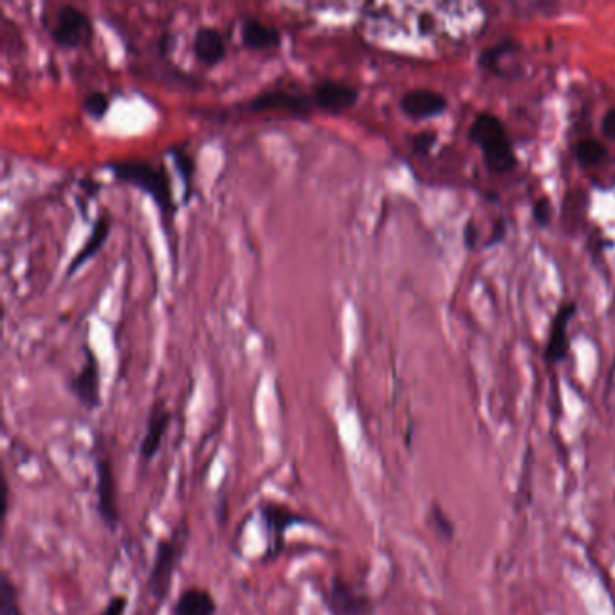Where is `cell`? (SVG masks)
Here are the masks:
<instances>
[{
  "label": "cell",
  "instance_id": "7402d4cb",
  "mask_svg": "<svg viewBox=\"0 0 615 615\" xmlns=\"http://www.w3.org/2000/svg\"><path fill=\"white\" fill-rule=\"evenodd\" d=\"M428 524H430L431 529L436 530L442 540H453L455 527H453L448 515L439 506L431 507L430 515H428Z\"/></svg>",
  "mask_w": 615,
  "mask_h": 615
},
{
  "label": "cell",
  "instance_id": "8992f818",
  "mask_svg": "<svg viewBox=\"0 0 615 615\" xmlns=\"http://www.w3.org/2000/svg\"><path fill=\"white\" fill-rule=\"evenodd\" d=\"M321 601L329 615H375V601L369 592L341 574L330 578Z\"/></svg>",
  "mask_w": 615,
  "mask_h": 615
},
{
  "label": "cell",
  "instance_id": "5b68a950",
  "mask_svg": "<svg viewBox=\"0 0 615 615\" xmlns=\"http://www.w3.org/2000/svg\"><path fill=\"white\" fill-rule=\"evenodd\" d=\"M95 495L98 518L110 532H116L121 524L118 481L114 462L103 448H98L95 453Z\"/></svg>",
  "mask_w": 615,
  "mask_h": 615
},
{
  "label": "cell",
  "instance_id": "603a6c76",
  "mask_svg": "<svg viewBox=\"0 0 615 615\" xmlns=\"http://www.w3.org/2000/svg\"><path fill=\"white\" fill-rule=\"evenodd\" d=\"M516 50V42L502 41L493 45L490 50H485L481 56V66L487 70H496V64L502 61V56L507 55L510 51Z\"/></svg>",
  "mask_w": 615,
  "mask_h": 615
},
{
  "label": "cell",
  "instance_id": "e0dca14e",
  "mask_svg": "<svg viewBox=\"0 0 615 615\" xmlns=\"http://www.w3.org/2000/svg\"><path fill=\"white\" fill-rule=\"evenodd\" d=\"M241 39L248 50H270L281 45L282 33L275 25L265 24L259 19H245Z\"/></svg>",
  "mask_w": 615,
  "mask_h": 615
},
{
  "label": "cell",
  "instance_id": "ffe728a7",
  "mask_svg": "<svg viewBox=\"0 0 615 615\" xmlns=\"http://www.w3.org/2000/svg\"><path fill=\"white\" fill-rule=\"evenodd\" d=\"M575 157H578V161L583 166H595L608 157V151H606V146L601 141L589 138V140H581L578 143Z\"/></svg>",
  "mask_w": 615,
  "mask_h": 615
},
{
  "label": "cell",
  "instance_id": "cb8c5ba5",
  "mask_svg": "<svg viewBox=\"0 0 615 615\" xmlns=\"http://www.w3.org/2000/svg\"><path fill=\"white\" fill-rule=\"evenodd\" d=\"M127 611H129V597L125 594H114L96 615H127Z\"/></svg>",
  "mask_w": 615,
  "mask_h": 615
},
{
  "label": "cell",
  "instance_id": "f1b7e54d",
  "mask_svg": "<svg viewBox=\"0 0 615 615\" xmlns=\"http://www.w3.org/2000/svg\"><path fill=\"white\" fill-rule=\"evenodd\" d=\"M504 237H506V222H504V220H498V224L495 226L493 237H491L487 244H496V242H501Z\"/></svg>",
  "mask_w": 615,
  "mask_h": 615
},
{
  "label": "cell",
  "instance_id": "484cf974",
  "mask_svg": "<svg viewBox=\"0 0 615 615\" xmlns=\"http://www.w3.org/2000/svg\"><path fill=\"white\" fill-rule=\"evenodd\" d=\"M532 216H535L536 222L540 226H547L550 222V216H552V208H550V202L547 199L536 200L535 208H532Z\"/></svg>",
  "mask_w": 615,
  "mask_h": 615
},
{
  "label": "cell",
  "instance_id": "5bb4252c",
  "mask_svg": "<svg viewBox=\"0 0 615 615\" xmlns=\"http://www.w3.org/2000/svg\"><path fill=\"white\" fill-rule=\"evenodd\" d=\"M191 51H194V55L200 64L217 66L224 61V36L217 30L216 25H200L199 30L196 31V36H194Z\"/></svg>",
  "mask_w": 615,
  "mask_h": 615
},
{
  "label": "cell",
  "instance_id": "7c38bea8",
  "mask_svg": "<svg viewBox=\"0 0 615 615\" xmlns=\"http://www.w3.org/2000/svg\"><path fill=\"white\" fill-rule=\"evenodd\" d=\"M399 107L411 120H428L442 114L448 109V101L437 90L414 89L400 98Z\"/></svg>",
  "mask_w": 615,
  "mask_h": 615
},
{
  "label": "cell",
  "instance_id": "4fadbf2b",
  "mask_svg": "<svg viewBox=\"0 0 615 615\" xmlns=\"http://www.w3.org/2000/svg\"><path fill=\"white\" fill-rule=\"evenodd\" d=\"M574 301H569L565 306H561L556 312L552 326H550L549 341H547L546 361L549 365L561 363L569 355V336H567V327L571 323L575 315Z\"/></svg>",
  "mask_w": 615,
  "mask_h": 615
},
{
  "label": "cell",
  "instance_id": "44dd1931",
  "mask_svg": "<svg viewBox=\"0 0 615 615\" xmlns=\"http://www.w3.org/2000/svg\"><path fill=\"white\" fill-rule=\"evenodd\" d=\"M110 98L103 90H92L84 98V110L92 120H101L109 112Z\"/></svg>",
  "mask_w": 615,
  "mask_h": 615
},
{
  "label": "cell",
  "instance_id": "9a60e30c",
  "mask_svg": "<svg viewBox=\"0 0 615 615\" xmlns=\"http://www.w3.org/2000/svg\"><path fill=\"white\" fill-rule=\"evenodd\" d=\"M219 605L208 589L188 586L180 591L172 606V615H217Z\"/></svg>",
  "mask_w": 615,
  "mask_h": 615
},
{
  "label": "cell",
  "instance_id": "d6986e66",
  "mask_svg": "<svg viewBox=\"0 0 615 615\" xmlns=\"http://www.w3.org/2000/svg\"><path fill=\"white\" fill-rule=\"evenodd\" d=\"M0 615H25L15 581L6 571L0 574Z\"/></svg>",
  "mask_w": 615,
  "mask_h": 615
},
{
  "label": "cell",
  "instance_id": "83f0119b",
  "mask_svg": "<svg viewBox=\"0 0 615 615\" xmlns=\"http://www.w3.org/2000/svg\"><path fill=\"white\" fill-rule=\"evenodd\" d=\"M81 190L86 191L87 197H95L100 191V183H96L92 177H84L80 179Z\"/></svg>",
  "mask_w": 615,
  "mask_h": 615
},
{
  "label": "cell",
  "instance_id": "ac0fdd59",
  "mask_svg": "<svg viewBox=\"0 0 615 615\" xmlns=\"http://www.w3.org/2000/svg\"><path fill=\"white\" fill-rule=\"evenodd\" d=\"M172 160H174V165H176L177 174H179L180 180H183V186H185V196L183 200L188 202L191 199V191H194V177H196V161L191 157L185 149L180 146H172L171 149Z\"/></svg>",
  "mask_w": 615,
  "mask_h": 615
},
{
  "label": "cell",
  "instance_id": "6da1fadb",
  "mask_svg": "<svg viewBox=\"0 0 615 615\" xmlns=\"http://www.w3.org/2000/svg\"><path fill=\"white\" fill-rule=\"evenodd\" d=\"M190 535L188 518H180L171 532L155 543L151 571L145 581L146 594L155 605L161 606L171 597L172 585L180 563L185 560L186 549L190 546Z\"/></svg>",
  "mask_w": 615,
  "mask_h": 615
},
{
  "label": "cell",
  "instance_id": "4316f807",
  "mask_svg": "<svg viewBox=\"0 0 615 615\" xmlns=\"http://www.w3.org/2000/svg\"><path fill=\"white\" fill-rule=\"evenodd\" d=\"M601 131L606 138L615 140V106L606 112L605 118L601 121Z\"/></svg>",
  "mask_w": 615,
  "mask_h": 615
},
{
  "label": "cell",
  "instance_id": "9c48e42d",
  "mask_svg": "<svg viewBox=\"0 0 615 615\" xmlns=\"http://www.w3.org/2000/svg\"><path fill=\"white\" fill-rule=\"evenodd\" d=\"M84 352H86L84 365L80 366V371L70 375L67 388L81 408L95 411L101 406L100 363L90 347H86Z\"/></svg>",
  "mask_w": 615,
  "mask_h": 615
},
{
  "label": "cell",
  "instance_id": "8fae6325",
  "mask_svg": "<svg viewBox=\"0 0 615 615\" xmlns=\"http://www.w3.org/2000/svg\"><path fill=\"white\" fill-rule=\"evenodd\" d=\"M172 411L166 408L163 400H155L149 416H146L145 433L140 442V461L151 464L160 455L166 433L171 430Z\"/></svg>",
  "mask_w": 615,
  "mask_h": 615
},
{
  "label": "cell",
  "instance_id": "d4e9b609",
  "mask_svg": "<svg viewBox=\"0 0 615 615\" xmlns=\"http://www.w3.org/2000/svg\"><path fill=\"white\" fill-rule=\"evenodd\" d=\"M437 134L436 132H419V134L411 138V146L417 154H428V152L436 145Z\"/></svg>",
  "mask_w": 615,
  "mask_h": 615
},
{
  "label": "cell",
  "instance_id": "52a82bcc",
  "mask_svg": "<svg viewBox=\"0 0 615 615\" xmlns=\"http://www.w3.org/2000/svg\"><path fill=\"white\" fill-rule=\"evenodd\" d=\"M92 35H95L92 21L78 6L62 4L56 10L55 24L51 28V36L56 45L76 50L81 45L90 44Z\"/></svg>",
  "mask_w": 615,
  "mask_h": 615
},
{
  "label": "cell",
  "instance_id": "2e32d148",
  "mask_svg": "<svg viewBox=\"0 0 615 615\" xmlns=\"http://www.w3.org/2000/svg\"><path fill=\"white\" fill-rule=\"evenodd\" d=\"M110 233V219L106 216H100L95 220V224L90 228L87 241L81 245V250L73 256L66 270V278L75 275L76 271L80 270L81 265L90 261L92 256L101 250V245L106 244L107 237Z\"/></svg>",
  "mask_w": 615,
  "mask_h": 615
},
{
  "label": "cell",
  "instance_id": "3957f363",
  "mask_svg": "<svg viewBox=\"0 0 615 615\" xmlns=\"http://www.w3.org/2000/svg\"><path fill=\"white\" fill-rule=\"evenodd\" d=\"M470 140L481 146L484 163L493 174H507L516 166V154L507 129L498 116L481 112L470 127Z\"/></svg>",
  "mask_w": 615,
  "mask_h": 615
},
{
  "label": "cell",
  "instance_id": "7a4b0ae2",
  "mask_svg": "<svg viewBox=\"0 0 615 615\" xmlns=\"http://www.w3.org/2000/svg\"><path fill=\"white\" fill-rule=\"evenodd\" d=\"M106 168H109L112 176L121 183L145 191L146 196L154 200L165 219L176 216L171 177H168L165 166L154 165L151 161L125 160L110 161Z\"/></svg>",
  "mask_w": 615,
  "mask_h": 615
},
{
  "label": "cell",
  "instance_id": "30bf717a",
  "mask_svg": "<svg viewBox=\"0 0 615 615\" xmlns=\"http://www.w3.org/2000/svg\"><path fill=\"white\" fill-rule=\"evenodd\" d=\"M310 98L315 109L336 116L355 106V101L360 98V90L347 81L321 80L310 90Z\"/></svg>",
  "mask_w": 615,
  "mask_h": 615
},
{
  "label": "cell",
  "instance_id": "277c9868",
  "mask_svg": "<svg viewBox=\"0 0 615 615\" xmlns=\"http://www.w3.org/2000/svg\"><path fill=\"white\" fill-rule=\"evenodd\" d=\"M259 518H261L262 532L265 538L264 556L262 561L270 563L282 554L286 547V536L296 526H316L312 518L300 515L293 507L281 502L262 501L259 504Z\"/></svg>",
  "mask_w": 615,
  "mask_h": 615
},
{
  "label": "cell",
  "instance_id": "ba28073f",
  "mask_svg": "<svg viewBox=\"0 0 615 615\" xmlns=\"http://www.w3.org/2000/svg\"><path fill=\"white\" fill-rule=\"evenodd\" d=\"M241 109L245 112H289V114L309 116L315 110V103L310 98V92H296L290 89H270L262 90L259 95L251 96L250 100L241 103Z\"/></svg>",
  "mask_w": 615,
  "mask_h": 615
}]
</instances>
